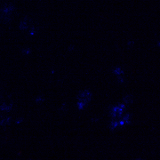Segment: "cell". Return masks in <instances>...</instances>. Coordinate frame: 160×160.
<instances>
[{
    "label": "cell",
    "mask_w": 160,
    "mask_h": 160,
    "mask_svg": "<svg viewBox=\"0 0 160 160\" xmlns=\"http://www.w3.org/2000/svg\"><path fill=\"white\" fill-rule=\"evenodd\" d=\"M92 94L88 90H83L78 94V107L79 109H83L91 102Z\"/></svg>",
    "instance_id": "1"
},
{
    "label": "cell",
    "mask_w": 160,
    "mask_h": 160,
    "mask_svg": "<svg viewBox=\"0 0 160 160\" xmlns=\"http://www.w3.org/2000/svg\"><path fill=\"white\" fill-rule=\"evenodd\" d=\"M14 10V7L12 5H5L0 8V22H9L11 21L12 15Z\"/></svg>",
    "instance_id": "2"
},
{
    "label": "cell",
    "mask_w": 160,
    "mask_h": 160,
    "mask_svg": "<svg viewBox=\"0 0 160 160\" xmlns=\"http://www.w3.org/2000/svg\"><path fill=\"white\" fill-rule=\"evenodd\" d=\"M126 109V105L124 103H118L114 106L110 110V115L112 117V119L120 120L122 116L124 115V111Z\"/></svg>",
    "instance_id": "3"
},
{
    "label": "cell",
    "mask_w": 160,
    "mask_h": 160,
    "mask_svg": "<svg viewBox=\"0 0 160 160\" xmlns=\"http://www.w3.org/2000/svg\"><path fill=\"white\" fill-rule=\"evenodd\" d=\"M32 26H33V21L31 18L28 16L23 18L22 22H20V29L22 30H29Z\"/></svg>",
    "instance_id": "4"
},
{
    "label": "cell",
    "mask_w": 160,
    "mask_h": 160,
    "mask_svg": "<svg viewBox=\"0 0 160 160\" xmlns=\"http://www.w3.org/2000/svg\"><path fill=\"white\" fill-rule=\"evenodd\" d=\"M123 103L125 105H131L133 103V96L131 94H127L123 98Z\"/></svg>",
    "instance_id": "5"
},
{
    "label": "cell",
    "mask_w": 160,
    "mask_h": 160,
    "mask_svg": "<svg viewBox=\"0 0 160 160\" xmlns=\"http://www.w3.org/2000/svg\"><path fill=\"white\" fill-rule=\"evenodd\" d=\"M12 109V103H3L1 106H0V109L1 110H4V111H10Z\"/></svg>",
    "instance_id": "6"
},
{
    "label": "cell",
    "mask_w": 160,
    "mask_h": 160,
    "mask_svg": "<svg viewBox=\"0 0 160 160\" xmlns=\"http://www.w3.org/2000/svg\"><path fill=\"white\" fill-rule=\"evenodd\" d=\"M10 123V118L9 117H1L0 118V125L1 126H6Z\"/></svg>",
    "instance_id": "7"
},
{
    "label": "cell",
    "mask_w": 160,
    "mask_h": 160,
    "mask_svg": "<svg viewBox=\"0 0 160 160\" xmlns=\"http://www.w3.org/2000/svg\"><path fill=\"white\" fill-rule=\"evenodd\" d=\"M113 73H114L117 77L124 76V70L121 69V67H116V68L113 69Z\"/></svg>",
    "instance_id": "8"
},
{
    "label": "cell",
    "mask_w": 160,
    "mask_h": 160,
    "mask_svg": "<svg viewBox=\"0 0 160 160\" xmlns=\"http://www.w3.org/2000/svg\"><path fill=\"white\" fill-rule=\"evenodd\" d=\"M36 102H37L38 103H41L42 102H44V98H43V96L38 97L37 99H36Z\"/></svg>",
    "instance_id": "9"
},
{
    "label": "cell",
    "mask_w": 160,
    "mask_h": 160,
    "mask_svg": "<svg viewBox=\"0 0 160 160\" xmlns=\"http://www.w3.org/2000/svg\"><path fill=\"white\" fill-rule=\"evenodd\" d=\"M22 52H23V53H26V54H28V53H29V52H30V50L27 48V49H24V50H23Z\"/></svg>",
    "instance_id": "10"
}]
</instances>
